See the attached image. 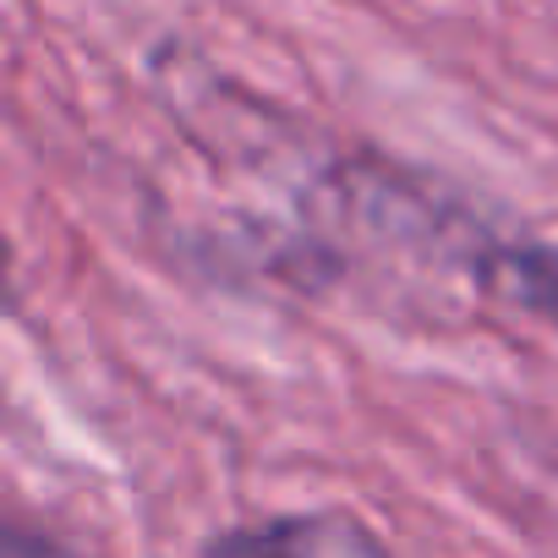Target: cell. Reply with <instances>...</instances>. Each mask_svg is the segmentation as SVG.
Wrapping results in <instances>:
<instances>
[{"instance_id": "obj_1", "label": "cell", "mask_w": 558, "mask_h": 558, "mask_svg": "<svg viewBox=\"0 0 558 558\" xmlns=\"http://www.w3.org/2000/svg\"><path fill=\"white\" fill-rule=\"evenodd\" d=\"M203 558H395L356 509H307L219 531Z\"/></svg>"}, {"instance_id": "obj_2", "label": "cell", "mask_w": 558, "mask_h": 558, "mask_svg": "<svg viewBox=\"0 0 558 558\" xmlns=\"http://www.w3.org/2000/svg\"><path fill=\"white\" fill-rule=\"evenodd\" d=\"M460 268H471V279L493 302L558 329V246L482 235L460 246Z\"/></svg>"}]
</instances>
